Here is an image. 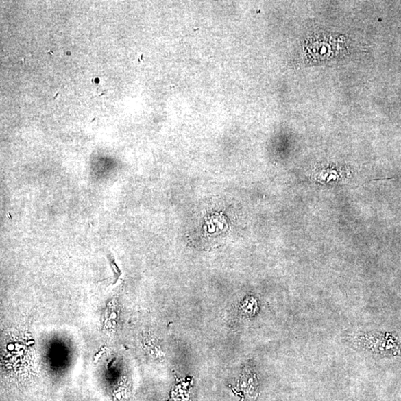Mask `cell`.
Instances as JSON below:
<instances>
[{"instance_id": "1", "label": "cell", "mask_w": 401, "mask_h": 401, "mask_svg": "<svg viewBox=\"0 0 401 401\" xmlns=\"http://www.w3.org/2000/svg\"><path fill=\"white\" fill-rule=\"evenodd\" d=\"M356 349L387 358L401 356V343L394 334L381 332H365L350 337Z\"/></svg>"}]
</instances>
